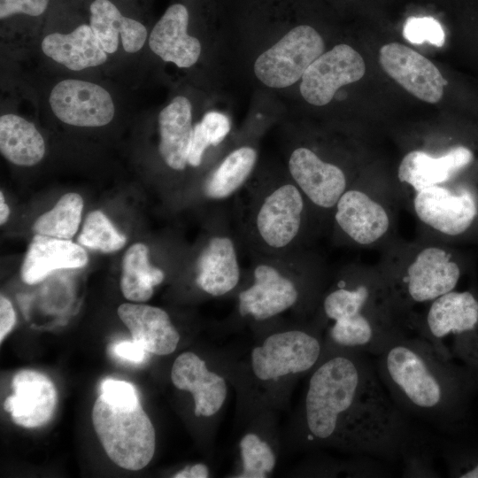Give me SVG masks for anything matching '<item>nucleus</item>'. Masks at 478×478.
<instances>
[{
  "instance_id": "nucleus-1",
  "label": "nucleus",
  "mask_w": 478,
  "mask_h": 478,
  "mask_svg": "<svg viewBox=\"0 0 478 478\" xmlns=\"http://www.w3.org/2000/svg\"><path fill=\"white\" fill-rule=\"evenodd\" d=\"M310 440L354 453L397 461L429 446L382 383L367 354L341 349L330 374L305 403Z\"/></svg>"
},
{
  "instance_id": "nucleus-2",
  "label": "nucleus",
  "mask_w": 478,
  "mask_h": 478,
  "mask_svg": "<svg viewBox=\"0 0 478 478\" xmlns=\"http://www.w3.org/2000/svg\"><path fill=\"white\" fill-rule=\"evenodd\" d=\"M375 357L382 383L406 415L449 433L466 428L470 401L478 390V376L470 369L444 358L421 336L406 333Z\"/></svg>"
},
{
  "instance_id": "nucleus-3",
  "label": "nucleus",
  "mask_w": 478,
  "mask_h": 478,
  "mask_svg": "<svg viewBox=\"0 0 478 478\" xmlns=\"http://www.w3.org/2000/svg\"><path fill=\"white\" fill-rule=\"evenodd\" d=\"M322 312L332 321L328 337L337 349L376 356L405 333L386 282L378 278L341 281L324 297Z\"/></svg>"
},
{
  "instance_id": "nucleus-4",
  "label": "nucleus",
  "mask_w": 478,
  "mask_h": 478,
  "mask_svg": "<svg viewBox=\"0 0 478 478\" xmlns=\"http://www.w3.org/2000/svg\"><path fill=\"white\" fill-rule=\"evenodd\" d=\"M242 189L246 199L239 207V224L247 243L258 256L289 255L304 227V193L292 179Z\"/></svg>"
},
{
  "instance_id": "nucleus-5",
  "label": "nucleus",
  "mask_w": 478,
  "mask_h": 478,
  "mask_svg": "<svg viewBox=\"0 0 478 478\" xmlns=\"http://www.w3.org/2000/svg\"><path fill=\"white\" fill-rule=\"evenodd\" d=\"M444 358L459 361L478 376V296L451 290L433 300L425 316L409 322Z\"/></svg>"
},
{
  "instance_id": "nucleus-6",
  "label": "nucleus",
  "mask_w": 478,
  "mask_h": 478,
  "mask_svg": "<svg viewBox=\"0 0 478 478\" xmlns=\"http://www.w3.org/2000/svg\"><path fill=\"white\" fill-rule=\"evenodd\" d=\"M92 422L104 451L119 466L136 471L152 459L155 429L141 404L135 408L119 407L99 396L93 405Z\"/></svg>"
},
{
  "instance_id": "nucleus-7",
  "label": "nucleus",
  "mask_w": 478,
  "mask_h": 478,
  "mask_svg": "<svg viewBox=\"0 0 478 478\" xmlns=\"http://www.w3.org/2000/svg\"><path fill=\"white\" fill-rule=\"evenodd\" d=\"M462 275L460 264L446 250L422 249L404 272L385 281L396 313L412 305L430 304L454 290Z\"/></svg>"
},
{
  "instance_id": "nucleus-8",
  "label": "nucleus",
  "mask_w": 478,
  "mask_h": 478,
  "mask_svg": "<svg viewBox=\"0 0 478 478\" xmlns=\"http://www.w3.org/2000/svg\"><path fill=\"white\" fill-rule=\"evenodd\" d=\"M413 208L420 220L452 237L469 232L478 220V184L434 185L415 192Z\"/></svg>"
},
{
  "instance_id": "nucleus-9",
  "label": "nucleus",
  "mask_w": 478,
  "mask_h": 478,
  "mask_svg": "<svg viewBox=\"0 0 478 478\" xmlns=\"http://www.w3.org/2000/svg\"><path fill=\"white\" fill-rule=\"evenodd\" d=\"M324 48L322 37L313 27L297 26L257 58L254 73L270 88L289 87L302 78Z\"/></svg>"
},
{
  "instance_id": "nucleus-10",
  "label": "nucleus",
  "mask_w": 478,
  "mask_h": 478,
  "mask_svg": "<svg viewBox=\"0 0 478 478\" xmlns=\"http://www.w3.org/2000/svg\"><path fill=\"white\" fill-rule=\"evenodd\" d=\"M323 347L319 337L304 331L289 330L267 336L251 354V368L261 381L305 373L317 366Z\"/></svg>"
},
{
  "instance_id": "nucleus-11",
  "label": "nucleus",
  "mask_w": 478,
  "mask_h": 478,
  "mask_svg": "<svg viewBox=\"0 0 478 478\" xmlns=\"http://www.w3.org/2000/svg\"><path fill=\"white\" fill-rule=\"evenodd\" d=\"M257 262L252 284L238 295V310L242 316L264 320L293 307L299 299V290L281 266V257L258 256Z\"/></svg>"
},
{
  "instance_id": "nucleus-12",
  "label": "nucleus",
  "mask_w": 478,
  "mask_h": 478,
  "mask_svg": "<svg viewBox=\"0 0 478 478\" xmlns=\"http://www.w3.org/2000/svg\"><path fill=\"white\" fill-rule=\"evenodd\" d=\"M366 73L362 56L348 44L335 45L322 53L302 76L300 92L316 106L328 104L342 86L359 81Z\"/></svg>"
},
{
  "instance_id": "nucleus-13",
  "label": "nucleus",
  "mask_w": 478,
  "mask_h": 478,
  "mask_svg": "<svg viewBox=\"0 0 478 478\" xmlns=\"http://www.w3.org/2000/svg\"><path fill=\"white\" fill-rule=\"evenodd\" d=\"M50 104L56 117L77 127H102L112 121L115 107L109 92L86 81L64 80L51 90Z\"/></svg>"
},
{
  "instance_id": "nucleus-14",
  "label": "nucleus",
  "mask_w": 478,
  "mask_h": 478,
  "mask_svg": "<svg viewBox=\"0 0 478 478\" xmlns=\"http://www.w3.org/2000/svg\"><path fill=\"white\" fill-rule=\"evenodd\" d=\"M379 62L389 77L417 98L429 104L442 99L447 81L429 59L412 48L399 42L384 44Z\"/></svg>"
},
{
  "instance_id": "nucleus-15",
  "label": "nucleus",
  "mask_w": 478,
  "mask_h": 478,
  "mask_svg": "<svg viewBox=\"0 0 478 478\" xmlns=\"http://www.w3.org/2000/svg\"><path fill=\"white\" fill-rule=\"evenodd\" d=\"M475 161L474 150L464 144L452 146L438 157L423 150H412L402 158L397 177L401 182L411 186L415 192L434 185H443L457 179L477 182L461 178L468 173Z\"/></svg>"
},
{
  "instance_id": "nucleus-16",
  "label": "nucleus",
  "mask_w": 478,
  "mask_h": 478,
  "mask_svg": "<svg viewBox=\"0 0 478 478\" xmlns=\"http://www.w3.org/2000/svg\"><path fill=\"white\" fill-rule=\"evenodd\" d=\"M288 168L306 199L320 209L335 208L347 189V178L342 168L324 161L309 148L295 149L289 158Z\"/></svg>"
},
{
  "instance_id": "nucleus-17",
  "label": "nucleus",
  "mask_w": 478,
  "mask_h": 478,
  "mask_svg": "<svg viewBox=\"0 0 478 478\" xmlns=\"http://www.w3.org/2000/svg\"><path fill=\"white\" fill-rule=\"evenodd\" d=\"M12 387L14 393L4 400L3 407L14 423L31 428L51 419L58 397L54 383L46 375L22 370L14 375Z\"/></svg>"
},
{
  "instance_id": "nucleus-18",
  "label": "nucleus",
  "mask_w": 478,
  "mask_h": 478,
  "mask_svg": "<svg viewBox=\"0 0 478 478\" xmlns=\"http://www.w3.org/2000/svg\"><path fill=\"white\" fill-rule=\"evenodd\" d=\"M238 251L231 234L216 231L205 242L197 258L196 283L204 292L221 297L239 283Z\"/></svg>"
},
{
  "instance_id": "nucleus-19",
  "label": "nucleus",
  "mask_w": 478,
  "mask_h": 478,
  "mask_svg": "<svg viewBox=\"0 0 478 478\" xmlns=\"http://www.w3.org/2000/svg\"><path fill=\"white\" fill-rule=\"evenodd\" d=\"M171 380L177 389L192 394L197 417L214 415L226 400L227 389L225 379L209 371L204 360L193 352H183L175 358Z\"/></svg>"
},
{
  "instance_id": "nucleus-20",
  "label": "nucleus",
  "mask_w": 478,
  "mask_h": 478,
  "mask_svg": "<svg viewBox=\"0 0 478 478\" xmlns=\"http://www.w3.org/2000/svg\"><path fill=\"white\" fill-rule=\"evenodd\" d=\"M334 209L339 228L358 244L374 243L389 227L385 208L362 190L347 189Z\"/></svg>"
},
{
  "instance_id": "nucleus-21",
  "label": "nucleus",
  "mask_w": 478,
  "mask_h": 478,
  "mask_svg": "<svg viewBox=\"0 0 478 478\" xmlns=\"http://www.w3.org/2000/svg\"><path fill=\"white\" fill-rule=\"evenodd\" d=\"M189 13L187 8L171 5L154 26L150 38V50L166 62L178 67H189L201 53L200 42L187 33Z\"/></svg>"
},
{
  "instance_id": "nucleus-22",
  "label": "nucleus",
  "mask_w": 478,
  "mask_h": 478,
  "mask_svg": "<svg viewBox=\"0 0 478 478\" xmlns=\"http://www.w3.org/2000/svg\"><path fill=\"white\" fill-rule=\"evenodd\" d=\"M118 315L129 329L132 339L149 353L168 355L176 350L180 335L165 310L127 303L119 306Z\"/></svg>"
},
{
  "instance_id": "nucleus-23",
  "label": "nucleus",
  "mask_w": 478,
  "mask_h": 478,
  "mask_svg": "<svg viewBox=\"0 0 478 478\" xmlns=\"http://www.w3.org/2000/svg\"><path fill=\"white\" fill-rule=\"evenodd\" d=\"M87 263L84 249L71 240L36 234L26 253L21 277L26 283L35 284L52 271L80 268Z\"/></svg>"
},
{
  "instance_id": "nucleus-24",
  "label": "nucleus",
  "mask_w": 478,
  "mask_h": 478,
  "mask_svg": "<svg viewBox=\"0 0 478 478\" xmlns=\"http://www.w3.org/2000/svg\"><path fill=\"white\" fill-rule=\"evenodd\" d=\"M190 102L182 96L174 97L158 115L160 141L158 151L172 169L182 171L188 163L193 135Z\"/></svg>"
},
{
  "instance_id": "nucleus-25",
  "label": "nucleus",
  "mask_w": 478,
  "mask_h": 478,
  "mask_svg": "<svg viewBox=\"0 0 478 478\" xmlns=\"http://www.w3.org/2000/svg\"><path fill=\"white\" fill-rule=\"evenodd\" d=\"M43 53L73 71L97 66L107 53L89 25H80L69 34L52 33L42 42Z\"/></svg>"
},
{
  "instance_id": "nucleus-26",
  "label": "nucleus",
  "mask_w": 478,
  "mask_h": 478,
  "mask_svg": "<svg viewBox=\"0 0 478 478\" xmlns=\"http://www.w3.org/2000/svg\"><path fill=\"white\" fill-rule=\"evenodd\" d=\"M89 10V26L106 53L116 51L120 36L127 52L135 53L143 48L147 30L142 23L123 16L109 0L93 1Z\"/></svg>"
},
{
  "instance_id": "nucleus-27",
  "label": "nucleus",
  "mask_w": 478,
  "mask_h": 478,
  "mask_svg": "<svg viewBox=\"0 0 478 478\" xmlns=\"http://www.w3.org/2000/svg\"><path fill=\"white\" fill-rule=\"evenodd\" d=\"M0 150L10 162L31 166L43 158L45 143L33 123L15 114H4L0 118Z\"/></svg>"
},
{
  "instance_id": "nucleus-28",
  "label": "nucleus",
  "mask_w": 478,
  "mask_h": 478,
  "mask_svg": "<svg viewBox=\"0 0 478 478\" xmlns=\"http://www.w3.org/2000/svg\"><path fill=\"white\" fill-rule=\"evenodd\" d=\"M257 158V151L252 147L234 150L206 177L202 188L204 197L222 201L236 195L249 181Z\"/></svg>"
},
{
  "instance_id": "nucleus-29",
  "label": "nucleus",
  "mask_w": 478,
  "mask_h": 478,
  "mask_svg": "<svg viewBox=\"0 0 478 478\" xmlns=\"http://www.w3.org/2000/svg\"><path fill=\"white\" fill-rule=\"evenodd\" d=\"M148 255V248L143 243L133 244L125 253L120 287L127 300H149L153 294V287L165 278L161 269L150 264Z\"/></svg>"
},
{
  "instance_id": "nucleus-30",
  "label": "nucleus",
  "mask_w": 478,
  "mask_h": 478,
  "mask_svg": "<svg viewBox=\"0 0 478 478\" xmlns=\"http://www.w3.org/2000/svg\"><path fill=\"white\" fill-rule=\"evenodd\" d=\"M82 208V197L76 193H67L35 220L33 230L35 234L71 240L78 230Z\"/></svg>"
},
{
  "instance_id": "nucleus-31",
  "label": "nucleus",
  "mask_w": 478,
  "mask_h": 478,
  "mask_svg": "<svg viewBox=\"0 0 478 478\" xmlns=\"http://www.w3.org/2000/svg\"><path fill=\"white\" fill-rule=\"evenodd\" d=\"M77 241L89 249L112 252L122 248L127 239L102 212L94 211L86 218Z\"/></svg>"
},
{
  "instance_id": "nucleus-32",
  "label": "nucleus",
  "mask_w": 478,
  "mask_h": 478,
  "mask_svg": "<svg viewBox=\"0 0 478 478\" xmlns=\"http://www.w3.org/2000/svg\"><path fill=\"white\" fill-rule=\"evenodd\" d=\"M243 471L240 477L264 478L275 466V456L268 443L253 433L246 434L240 442Z\"/></svg>"
},
{
  "instance_id": "nucleus-33",
  "label": "nucleus",
  "mask_w": 478,
  "mask_h": 478,
  "mask_svg": "<svg viewBox=\"0 0 478 478\" xmlns=\"http://www.w3.org/2000/svg\"><path fill=\"white\" fill-rule=\"evenodd\" d=\"M441 451L449 476L478 478V446L446 441Z\"/></svg>"
},
{
  "instance_id": "nucleus-34",
  "label": "nucleus",
  "mask_w": 478,
  "mask_h": 478,
  "mask_svg": "<svg viewBox=\"0 0 478 478\" xmlns=\"http://www.w3.org/2000/svg\"><path fill=\"white\" fill-rule=\"evenodd\" d=\"M404 37L413 44L425 42L436 47L445 42V34L441 24L433 17H411L403 28Z\"/></svg>"
},
{
  "instance_id": "nucleus-35",
  "label": "nucleus",
  "mask_w": 478,
  "mask_h": 478,
  "mask_svg": "<svg viewBox=\"0 0 478 478\" xmlns=\"http://www.w3.org/2000/svg\"><path fill=\"white\" fill-rule=\"evenodd\" d=\"M100 389V396L115 406L135 408L140 404L137 391L130 382L106 379L101 383Z\"/></svg>"
},
{
  "instance_id": "nucleus-36",
  "label": "nucleus",
  "mask_w": 478,
  "mask_h": 478,
  "mask_svg": "<svg viewBox=\"0 0 478 478\" xmlns=\"http://www.w3.org/2000/svg\"><path fill=\"white\" fill-rule=\"evenodd\" d=\"M200 124L212 146L220 143L230 131L229 119L218 112L205 113Z\"/></svg>"
},
{
  "instance_id": "nucleus-37",
  "label": "nucleus",
  "mask_w": 478,
  "mask_h": 478,
  "mask_svg": "<svg viewBox=\"0 0 478 478\" xmlns=\"http://www.w3.org/2000/svg\"><path fill=\"white\" fill-rule=\"evenodd\" d=\"M49 0H0V18L13 14L39 16L47 9Z\"/></svg>"
},
{
  "instance_id": "nucleus-38",
  "label": "nucleus",
  "mask_w": 478,
  "mask_h": 478,
  "mask_svg": "<svg viewBox=\"0 0 478 478\" xmlns=\"http://www.w3.org/2000/svg\"><path fill=\"white\" fill-rule=\"evenodd\" d=\"M211 146L200 122L193 127V135L189 150L188 163L191 166H198L202 162L203 155L205 150Z\"/></svg>"
},
{
  "instance_id": "nucleus-39",
  "label": "nucleus",
  "mask_w": 478,
  "mask_h": 478,
  "mask_svg": "<svg viewBox=\"0 0 478 478\" xmlns=\"http://www.w3.org/2000/svg\"><path fill=\"white\" fill-rule=\"evenodd\" d=\"M112 350L118 357L134 364L144 362L150 354L140 343L134 340L118 343L113 346Z\"/></svg>"
},
{
  "instance_id": "nucleus-40",
  "label": "nucleus",
  "mask_w": 478,
  "mask_h": 478,
  "mask_svg": "<svg viewBox=\"0 0 478 478\" xmlns=\"http://www.w3.org/2000/svg\"><path fill=\"white\" fill-rule=\"evenodd\" d=\"M16 323V314L11 302L0 297V342L10 333Z\"/></svg>"
},
{
  "instance_id": "nucleus-41",
  "label": "nucleus",
  "mask_w": 478,
  "mask_h": 478,
  "mask_svg": "<svg viewBox=\"0 0 478 478\" xmlns=\"http://www.w3.org/2000/svg\"><path fill=\"white\" fill-rule=\"evenodd\" d=\"M209 476V469L204 464H196L192 466H187L177 472L174 478H206Z\"/></svg>"
},
{
  "instance_id": "nucleus-42",
  "label": "nucleus",
  "mask_w": 478,
  "mask_h": 478,
  "mask_svg": "<svg viewBox=\"0 0 478 478\" xmlns=\"http://www.w3.org/2000/svg\"><path fill=\"white\" fill-rule=\"evenodd\" d=\"M9 214H10V209L4 201L3 192L1 191L0 193V223L1 224H4L7 220Z\"/></svg>"
}]
</instances>
